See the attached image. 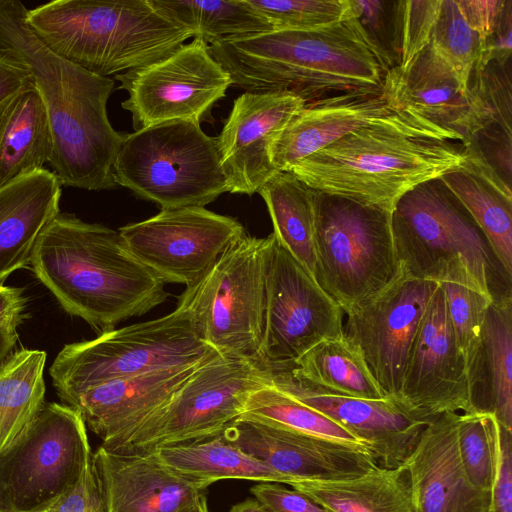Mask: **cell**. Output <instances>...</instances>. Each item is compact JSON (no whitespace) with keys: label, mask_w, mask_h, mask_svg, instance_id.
<instances>
[{"label":"cell","mask_w":512,"mask_h":512,"mask_svg":"<svg viewBox=\"0 0 512 512\" xmlns=\"http://www.w3.org/2000/svg\"><path fill=\"white\" fill-rule=\"evenodd\" d=\"M381 94L391 111L434 140L465 145L489 125L476 93L430 43L407 64L384 73Z\"/></svg>","instance_id":"obj_16"},{"label":"cell","mask_w":512,"mask_h":512,"mask_svg":"<svg viewBox=\"0 0 512 512\" xmlns=\"http://www.w3.org/2000/svg\"><path fill=\"white\" fill-rule=\"evenodd\" d=\"M315 215V278L346 313L400 268L391 212L317 190Z\"/></svg>","instance_id":"obj_11"},{"label":"cell","mask_w":512,"mask_h":512,"mask_svg":"<svg viewBox=\"0 0 512 512\" xmlns=\"http://www.w3.org/2000/svg\"><path fill=\"white\" fill-rule=\"evenodd\" d=\"M438 285L400 265L386 286L345 313V337L361 352L384 394L396 402L413 339Z\"/></svg>","instance_id":"obj_17"},{"label":"cell","mask_w":512,"mask_h":512,"mask_svg":"<svg viewBox=\"0 0 512 512\" xmlns=\"http://www.w3.org/2000/svg\"><path fill=\"white\" fill-rule=\"evenodd\" d=\"M221 435L284 476L290 486L304 481L351 479L377 466L365 446L286 429L244 415L232 421Z\"/></svg>","instance_id":"obj_20"},{"label":"cell","mask_w":512,"mask_h":512,"mask_svg":"<svg viewBox=\"0 0 512 512\" xmlns=\"http://www.w3.org/2000/svg\"><path fill=\"white\" fill-rule=\"evenodd\" d=\"M61 184L46 168L0 185V285L29 266L35 243L57 215Z\"/></svg>","instance_id":"obj_26"},{"label":"cell","mask_w":512,"mask_h":512,"mask_svg":"<svg viewBox=\"0 0 512 512\" xmlns=\"http://www.w3.org/2000/svg\"><path fill=\"white\" fill-rule=\"evenodd\" d=\"M278 367H287L296 376L339 394L367 400L388 399L361 352L345 335L322 340L294 363Z\"/></svg>","instance_id":"obj_32"},{"label":"cell","mask_w":512,"mask_h":512,"mask_svg":"<svg viewBox=\"0 0 512 512\" xmlns=\"http://www.w3.org/2000/svg\"><path fill=\"white\" fill-rule=\"evenodd\" d=\"M86 425L66 404L46 403L0 452V512H40L74 486L91 462Z\"/></svg>","instance_id":"obj_12"},{"label":"cell","mask_w":512,"mask_h":512,"mask_svg":"<svg viewBox=\"0 0 512 512\" xmlns=\"http://www.w3.org/2000/svg\"><path fill=\"white\" fill-rule=\"evenodd\" d=\"M150 2L169 18L190 28L194 32L193 38H201L207 44L273 30L245 0Z\"/></svg>","instance_id":"obj_35"},{"label":"cell","mask_w":512,"mask_h":512,"mask_svg":"<svg viewBox=\"0 0 512 512\" xmlns=\"http://www.w3.org/2000/svg\"><path fill=\"white\" fill-rule=\"evenodd\" d=\"M25 21L55 54L101 77L151 64L194 37L150 0H54Z\"/></svg>","instance_id":"obj_5"},{"label":"cell","mask_w":512,"mask_h":512,"mask_svg":"<svg viewBox=\"0 0 512 512\" xmlns=\"http://www.w3.org/2000/svg\"><path fill=\"white\" fill-rule=\"evenodd\" d=\"M27 10L20 0H0V47L11 50L32 74L51 127L52 172L64 187L114 189L112 168L127 134L116 131L107 114L114 80L51 51L27 25Z\"/></svg>","instance_id":"obj_1"},{"label":"cell","mask_w":512,"mask_h":512,"mask_svg":"<svg viewBox=\"0 0 512 512\" xmlns=\"http://www.w3.org/2000/svg\"><path fill=\"white\" fill-rule=\"evenodd\" d=\"M241 415L286 429L364 446L337 423L277 389L272 383L250 395Z\"/></svg>","instance_id":"obj_36"},{"label":"cell","mask_w":512,"mask_h":512,"mask_svg":"<svg viewBox=\"0 0 512 512\" xmlns=\"http://www.w3.org/2000/svg\"><path fill=\"white\" fill-rule=\"evenodd\" d=\"M26 303L22 288L0 285V364L16 345Z\"/></svg>","instance_id":"obj_43"},{"label":"cell","mask_w":512,"mask_h":512,"mask_svg":"<svg viewBox=\"0 0 512 512\" xmlns=\"http://www.w3.org/2000/svg\"><path fill=\"white\" fill-rule=\"evenodd\" d=\"M273 30H314L356 17L351 0H245Z\"/></svg>","instance_id":"obj_40"},{"label":"cell","mask_w":512,"mask_h":512,"mask_svg":"<svg viewBox=\"0 0 512 512\" xmlns=\"http://www.w3.org/2000/svg\"><path fill=\"white\" fill-rule=\"evenodd\" d=\"M112 170L117 186L161 210L204 207L228 192L216 139L190 121L127 133Z\"/></svg>","instance_id":"obj_7"},{"label":"cell","mask_w":512,"mask_h":512,"mask_svg":"<svg viewBox=\"0 0 512 512\" xmlns=\"http://www.w3.org/2000/svg\"><path fill=\"white\" fill-rule=\"evenodd\" d=\"M229 512H273L267 505L257 498H249L235 504Z\"/></svg>","instance_id":"obj_48"},{"label":"cell","mask_w":512,"mask_h":512,"mask_svg":"<svg viewBox=\"0 0 512 512\" xmlns=\"http://www.w3.org/2000/svg\"><path fill=\"white\" fill-rule=\"evenodd\" d=\"M440 178L471 214L512 276V194L463 164Z\"/></svg>","instance_id":"obj_34"},{"label":"cell","mask_w":512,"mask_h":512,"mask_svg":"<svg viewBox=\"0 0 512 512\" xmlns=\"http://www.w3.org/2000/svg\"><path fill=\"white\" fill-rule=\"evenodd\" d=\"M52 151L48 115L34 86L0 114V185L44 168Z\"/></svg>","instance_id":"obj_29"},{"label":"cell","mask_w":512,"mask_h":512,"mask_svg":"<svg viewBox=\"0 0 512 512\" xmlns=\"http://www.w3.org/2000/svg\"><path fill=\"white\" fill-rule=\"evenodd\" d=\"M307 102L290 92H244L215 138L228 192L253 195L277 172L269 149Z\"/></svg>","instance_id":"obj_21"},{"label":"cell","mask_w":512,"mask_h":512,"mask_svg":"<svg viewBox=\"0 0 512 512\" xmlns=\"http://www.w3.org/2000/svg\"><path fill=\"white\" fill-rule=\"evenodd\" d=\"M459 414L434 417L404 462L415 512H492V492L476 488L462 466L457 445Z\"/></svg>","instance_id":"obj_22"},{"label":"cell","mask_w":512,"mask_h":512,"mask_svg":"<svg viewBox=\"0 0 512 512\" xmlns=\"http://www.w3.org/2000/svg\"><path fill=\"white\" fill-rule=\"evenodd\" d=\"M463 150L427 137L396 113L358 128L287 172L308 186L392 212L408 191L458 168Z\"/></svg>","instance_id":"obj_4"},{"label":"cell","mask_w":512,"mask_h":512,"mask_svg":"<svg viewBox=\"0 0 512 512\" xmlns=\"http://www.w3.org/2000/svg\"><path fill=\"white\" fill-rule=\"evenodd\" d=\"M154 452L168 468L206 487L224 479L288 484L284 476L227 442L221 434Z\"/></svg>","instance_id":"obj_30"},{"label":"cell","mask_w":512,"mask_h":512,"mask_svg":"<svg viewBox=\"0 0 512 512\" xmlns=\"http://www.w3.org/2000/svg\"><path fill=\"white\" fill-rule=\"evenodd\" d=\"M391 225L398 262L410 275L436 283L470 280L494 301L512 297V276L440 177L405 193Z\"/></svg>","instance_id":"obj_6"},{"label":"cell","mask_w":512,"mask_h":512,"mask_svg":"<svg viewBox=\"0 0 512 512\" xmlns=\"http://www.w3.org/2000/svg\"><path fill=\"white\" fill-rule=\"evenodd\" d=\"M208 356L195 363L98 384L64 403L80 414L105 445L128 433L161 406Z\"/></svg>","instance_id":"obj_24"},{"label":"cell","mask_w":512,"mask_h":512,"mask_svg":"<svg viewBox=\"0 0 512 512\" xmlns=\"http://www.w3.org/2000/svg\"><path fill=\"white\" fill-rule=\"evenodd\" d=\"M258 193L267 206L277 241L315 278L317 190L293 174L279 171L260 188Z\"/></svg>","instance_id":"obj_31"},{"label":"cell","mask_w":512,"mask_h":512,"mask_svg":"<svg viewBox=\"0 0 512 512\" xmlns=\"http://www.w3.org/2000/svg\"><path fill=\"white\" fill-rule=\"evenodd\" d=\"M46 352L20 349L0 364V452L45 404Z\"/></svg>","instance_id":"obj_33"},{"label":"cell","mask_w":512,"mask_h":512,"mask_svg":"<svg viewBox=\"0 0 512 512\" xmlns=\"http://www.w3.org/2000/svg\"><path fill=\"white\" fill-rule=\"evenodd\" d=\"M245 92H290L306 102L380 91L387 71L357 17L314 30H272L209 45Z\"/></svg>","instance_id":"obj_3"},{"label":"cell","mask_w":512,"mask_h":512,"mask_svg":"<svg viewBox=\"0 0 512 512\" xmlns=\"http://www.w3.org/2000/svg\"><path fill=\"white\" fill-rule=\"evenodd\" d=\"M440 0L402 1L401 61L407 64L430 43Z\"/></svg>","instance_id":"obj_41"},{"label":"cell","mask_w":512,"mask_h":512,"mask_svg":"<svg viewBox=\"0 0 512 512\" xmlns=\"http://www.w3.org/2000/svg\"><path fill=\"white\" fill-rule=\"evenodd\" d=\"M180 512H209L205 494L201 495L193 504Z\"/></svg>","instance_id":"obj_49"},{"label":"cell","mask_w":512,"mask_h":512,"mask_svg":"<svg viewBox=\"0 0 512 512\" xmlns=\"http://www.w3.org/2000/svg\"><path fill=\"white\" fill-rule=\"evenodd\" d=\"M438 284L443 289L454 339L469 377L480 350L486 312L494 300L469 281Z\"/></svg>","instance_id":"obj_38"},{"label":"cell","mask_w":512,"mask_h":512,"mask_svg":"<svg viewBox=\"0 0 512 512\" xmlns=\"http://www.w3.org/2000/svg\"><path fill=\"white\" fill-rule=\"evenodd\" d=\"M271 383L269 369L258 358L215 351L161 406L101 447L115 453H148L218 436L244 412L250 395Z\"/></svg>","instance_id":"obj_8"},{"label":"cell","mask_w":512,"mask_h":512,"mask_svg":"<svg viewBox=\"0 0 512 512\" xmlns=\"http://www.w3.org/2000/svg\"><path fill=\"white\" fill-rule=\"evenodd\" d=\"M40 512H108L104 491L92 459L81 479Z\"/></svg>","instance_id":"obj_42"},{"label":"cell","mask_w":512,"mask_h":512,"mask_svg":"<svg viewBox=\"0 0 512 512\" xmlns=\"http://www.w3.org/2000/svg\"><path fill=\"white\" fill-rule=\"evenodd\" d=\"M492 512H512V431L501 426L499 459L492 489Z\"/></svg>","instance_id":"obj_46"},{"label":"cell","mask_w":512,"mask_h":512,"mask_svg":"<svg viewBox=\"0 0 512 512\" xmlns=\"http://www.w3.org/2000/svg\"><path fill=\"white\" fill-rule=\"evenodd\" d=\"M213 351L198 336L187 311L177 306L158 319L66 344L49 373L64 403L98 384L195 363Z\"/></svg>","instance_id":"obj_9"},{"label":"cell","mask_w":512,"mask_h":512,"mask_svg":"<svg viewBox=\"0 0 512 512\" xmlns=\"http://www.w3.org/2000/svg\"><path fill=\"white\" fill-rule=\"evenodd\" d=\"M430 45L462 82L469 85L482 55L483 42L466 22L456 0H440Z\"/></svg>","instance_id":"obj_39"},{"label":"cell","mask_w":512,"mask_h":512,"mask_svg":"<svg viewBox=\"0 0 512 512\" xmlns=\"http://www.w3.org/2000/svg\"><path fill=\"white\" fill-rule=\"evenodd\" d=\"M466 22L482 42L491 34L506 0H456Z\"/></svg>","instance_id":"obj_47"},{"label":"cell","mask_w":512,"mask_h":512,"mask_svg":"<svg viewBox=\"0 0 512 512\" xmlns=\"http://www.w3.org/2000/svg\"><path fill=\"white\" fill-rule=\"evenodd\" d=\"M343 314L273 234L257 357L261 363L268 368L287 366L322 340L343 336Z\"/></svg>","instance_id":"obj_14"},{"label":"cell","mask_w":512,"mask_h":512,"mask_svg":"<svg viewBox=\"0 0 512 512\" xmlns=\"http://www.w3.org/2000/svg\"><path fill=\"white\" fill-rule=\"evenodd\" d=\"M268 369L273 386L347 430L381 467L404 464L431 421L410 413L391 398L367 400L346 396L304 380L287 367Z\"/></svg>","instance_id":"obj_19"},{"label":"cell","mask_w":512,"mask_h":512,"mask_svg":"<svg viewBox=\"0 0 512 512\" xmlns=\"http://www.w3.org/2000/svg\"><path fill=\"white\" fill-rule=\"evenodd\" d=\"M331 512H415L410 475L405 464L375 466L367 473L340 481L293 484Z\"/></svg>","instance_id":"obj_28"},{"label":"cell","mask_w":512,"mask_h":512,"mask_svg":"<svg viewBox=\"0 0 512 512\" xmlns=\"http://www.w3.org/2000/svg\"><path fill=\"white\" fill-rule=\"evenodd\" d=\"M272 242V233H245L179 297L198 336L219 354L258 357Z\"/></svg>","instance_id":"obj_10"},{"label":"cell","mask_w":512,"mask_h":512,"mask_svg":"<svg viewBox=\"0 0 512 512\" xmlns=\"http://www.w3.org/2000/svg\"><path fill=\"white\" fill-rule=\"evenodd\" d=\"M397 402L426 420L444 413L475 412L440 284L413 339Z\"/></svg>","instance_id":"obj_18"},{"label":"cell","mask_w":512,"mask_h":512,"mask_svg":"<svg viewBox=\"0 0 512 512\" xmlns=\"http://www.w3.org/2000/svg\"><path fill=\"white\" fill-rule=\"evenodd\" d=\"M135 131L170 121L199 123L232 85L209 44L193 38L151 64L115 75Z\"/></svg>","instance_id":"obj_13"},{"label":"cell","mask_w":512,"mask_h":512,"mask_svg":"<svg viewBox=\"0 0 512 512\" xmlns=\"http://www.w3.org/2000/svg\"><path fill=\"white\" fill-rule=\"evenodd\" d=\"M29 266L68 314L102 333L168 296L166 284L134 257L118 230L66 212L42 230Z\"/></svg>","instance_id":"obj_2"},{"label":"cell","mask_w":512,"mask_h":512,"mask_svg":"<svg viewBox=\"0 0 512 512\" xmlns=\"http://www.w3.org/2000/svg\"><path fill=\"white\" fill-rule=\"evenodd\" d=\"M108 512H180L204 494L205 485L168 468L153 452L92 454Z\"/></svg>","instance_id":"obj_23"},{"label":"cell","mask_w":512,"mask_h":512,"mask_svg":"<svg viewBox=\"0 0 512 512\" xmlns=\"http://www.w3.org/2000/svg\"><path fill=\"white\" fill-rule=\"evenodd\" d=\"M33 87L27 65L11 50L0 47V114L20 94Z\"/></svg>","instance_id":"obj_45"},{"label":"cell","mask_w":512,"mask_h":512,"mask_svg":"<svg viewBox=\"0 0 512 512\" xmlns=\"http://www.w3.org/2000/svg\"><path fill=\"white\" fill-rule=\"evenodd\" d=\"M468 379L474 410L492 413L502 428L512 431V297L489 305Z\"/></svg>","instance_id":"obj_27"},{"label":"cell","mask_w":512,"mask_h":512,"mask_svg":"<svg viewBox=\"0 0 512 512\" xmlns=\"http://www.w3.org/2000/svg\"><path fill=\"white\" fill-rule=\"evenodd\" d=\"M251 493L273 512H331L305 493L277 484L260 483Z\"/></svg>","instance_id":"obj_44"},{"label":"cell","mask_w":512,"mask_h":512,"mask_svg":"<svg viewBox=\"0 0 512 512\" xmlns=\"http://www.w3.org/2000/svg\"><path fill=\"white\" fill-rule=\"evenodd\" d=\"M393 113L380 91H350L307 102L272 142L277 171L334 143L348 133Z\"/></svg>","instance_id":"obj_25"},{"label":"cell","mask_w":512,"mask_h":512,"mask_svg":"<svg viewBox=\"0 0 512 512\" xmlns=\"http://www.w3.org/2000/svg\"><path fill=\"white\" fill-rule=\"evenodd\" d=\"M129 251L165 284L190 287L244 234L236 219L204 207L163 209L119 228Z\"/></svg>","instance_id":"obj_15"},{"label":"cell","mask_w":512,"mask_h":512,"mask_svg":"<svg viewBox=\"0 0 512 512\" xmlns=\"http://www.w3.org/2000/svg\"><path fill=\"white\" fill-rule=\"evenodd\" d=\"M499 430L490 412L461 413L457 421V445L469 481L492 492L499 459Z\"/></svg>","instance_id":"obj_37"}]
</instances>
